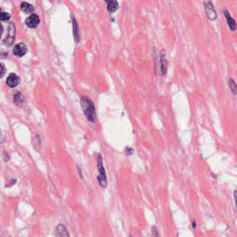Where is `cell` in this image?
Instances as JSON below:
<instances>
[{
	"mask_svg": "<svg viewBox=\"0 0 237 237\" xmlns=\"http://www.w3.org/2000/svg\"><path fill=\"white\" fill-rule=\"evenodd\" d=\"M81 108L83 111L85 117L91 123H95L96 120V113L94 102L87 96H81L80 101Z\"/></svg>",
	"mask_w": 237,
	"mask_h": 237,
	"instance_id": "obj_1",
	"label": "cell"
},
{
	"mask_svg": "<svg viewBox=\"0 0 237 237\" xmlns=\"http://www.w3.org/2000/svg\"><path fill=\"white\" fill-rule=\"evenodd\" d=\"M97 168L99 173V176H97L98 182H99L101 186H102L103 188H106L108 186V182L104 165H103V158L100 153L98 154L97 157Z\"/></svg>",
	"mask_w": 237,
	"mask_h": 237,
	"instance_id": "obj_2",
	"label": "cell"
},
{
	"mask_svg": "<svg viewBox=\"0 0 237 237\" xmlns=\"http://www.w3.org/2000/svg\"><path fill=\"white\" fill-rule=\"evenodd\" d=\"M203 6L205 14L208 20L212 22L216 21L218 18V16L214 6L212 2V0H205L203 2Z\"/></svg>",
	"mask_w": 237,
	"mask_h": 237,
	"instance_id": "obj_3",
	"label": "cell"
},
{
	"mask_svg": "<svg viewBox=\"0 0 237 237\" xmlns=\"http://www.w3.org/2000/svg\"><path fill=\"white\" fill-rule=\"evenodd\" d=\"M15 37H16V26H15L14 23L11 22L8 25L7 36L3 41V44L7 47L12 46L15 41Z\"/></svg>",
	"mask_w": 237,
	"mask_h": 237,
	"instance_id": "obj_4",
	"label": "cell"
},
{
	"mask_svg": "<svg viewBox=\"0 0 237 237\" xmlns=\"http://www.w3.org/2000/svg\"><path fill=\"white\" fill-rule=\"evenodd\" d=\"M159 65H160V72H159V75L165 76L167 73L168 61L167 60V58H166V51L164 49H162V51L160 52Z\"/></svg>",
	"mask_w": 237,
	"mask_h": 237,
	"instance_id": "obj_5",
	"label": "cell"
},
{
	"mask_svg": "<svg viewBox=\"0 0 237 237\" xmlns=\"http://www.w3.org/2000/svg\"><path fill=\"white\" fill-rule=\"evenodd\" d=\"M40 20L39 16L37 14L33 13L26 20V25L28 27L31 29L37 28L38 25H40Z\"/></svg>",
	"mask_w": 237,
	"mask_h": 237,
	"instance_id": "obj_6",
	"label": "cell"
},
{
	"mask_svg": "<svg viewBox=\"0 0 237 237\" xmlns=\"http://www.w3.org/2000/svg\"><path fill=\"white\" fill-rule=\"evenodd\" d=\"M72 31H73V36L74 41L76 43H79L81 42V31H80L79 26L75 17L72 16Z\"/></svg>",
	"mask_w": 237,
	"mask_h": 237,
	"instance_id": "obj_7",
	"label": "cell"
},
{
	"mask_svg": "<svg viewBox=\"0 0 237 237\" xmlns=\"http://www.w3.org/2000/svg\"><path fill=\"white\" fill-rule=\"evenodd\" d=\"M223 14L225 16V17L227 20V24L231 31H235L237 29V23L236 22L235 20L231 16L229 11L227 9H225L223 11Z\"/></svg>",
	"mask_w": 237,
	"mask_h": 237,
	"instance_id": "obj_8",
	"label": "cell"
},
{
	"mask_svg": "<svg viewBox=\"0 0 237 237\" xmlns=\"http://www.w3.org/2000/svg\"><path fill=\"white\" fill-rule=\"evenodd\" d=\"M28 51L27 47L24 42L16 44L13 48V54L17 57H22Z\"/></svg>",
	"mask_w": 237,
	"mask_h": 237,
	"instance_id": "obj_9",
	"label": "cell"
},
{
	"mask_svg": "<svg viewBox=\"0 0 237 237\" xmlns=\"http://www.w3.org/2000/svg\"><path fill=\"white\" fill-rule=\"evenodd\" d=\"M20 77L14 73H12L8 76L7 80V84L10 87H16L20 84Z\"/></svg>",
	"mask_w": 237,
	"mask_h": 237,
	"instance_id": "obj_10",
	"label": "cell"
},
{
	"mask_svg": "<svg viewBox=\"0 0 237 237\" xmlns=\"http://www.w3.org/2000/svg\"><path fill=\"white\" fill-rule=\"evenodd\" d=\"M56 237H70L69 232H68L67 227L63 224H59L56 228Z\"/></svg>",
	"mask_w": 237,
	"mask_h": 237,
	"instance_id": "obj_11",
	"label": "cell"
},
{
	"mask_svg": "<svg viewBox=\"0 0 237 237\" xmlns=\"http://www.w3.org/2000/svg\"><path fill=\"white\" fill-rule=\"evenodd\" d=\"M104 1L107 4V10L110 13H115L118 9L119 6L117 0H104Z\"/></svg>",
	"mask_w": 237,
	"mask_h": 237,
	"instance_id": "obj_12",
	"label": "cell"
},
{
	"mask_svg": "<svg viewBox=\"0 0 237 237\" xmlns=\"http://www.w3.org/2000/svg\"><path fill=\"white\" fill-rule=\"evenodd\" d=\"M20 8H21V11L25 13H31L35 11V8L34 6L25 2H22L21 6H20Z\"/></svg>",
	"mask_w": 237,
	"mask_h": 237,
	"instance_id": "obj_13",
	"label": "cell"
},
{
	"mask_svg": "<svg viewBox=\"0 0 237 237\" xmlns=\"http://www.w3.org/2000/svg\"><path fill=\"white\" fill-rule=\"evenodd\" d=\"M13 102L15 104L22 107L24 102H25V98L22 96V94L20 92H17L15 94L13 97Z\"/></svg>",
	"mask_w": 237,
	"mask_h": 237,
	"instance_id": "obj_14",
	"label": "cell"
},
{
	"mask_svg": "<svg viewBox=\"0 0 237 237\" xmlns=\"http://www.w3.org/2000/svg\"><path fill=\"white\" fill-rule=\"evenodd\" d=\"M227 84L228 85H229L232 95L236 96L237 95V85L236 83V82L235 81V80H234L232 78H229L227 80Z\"/></svg>",
	"mask_w": 237,
	"mask_h": 237,
	"instance_id": "obj_15",
	"label": "cell"
},
{
	"mask_svg": "<svg viewBox=\"0 0 237 237\" xmlns=\"http://www.w3.org/2000/svg\"><path fill=\"white\" fill-rule=\"evenodd\" d=\"M11 15L5 12L0 13V21H8L11 19Z\"/></svg>",
	"mask_w": 237,
	"mask_h": 237,
	"instance_id": "obj_16",
	"label": "cell"
},
{
	"mask_svg": "<svg viewBox=\"0 0 237 237\" xmlns=\"http://www.w3.org/2000/svg\"><path fill=\"white\" fill-rule=\"evenodd\" d=\"M133 153H134V150H133V149L131 147L126 146L125 149H124V153H125V155L127 156L132 155Z\"/></svg>",
	"mask_w": 237,
	"mask_h": 237,
	"instance_id": "obj_17",
	"label": "cell"
},
{
	"mask_svg": "<svg viewBox=\"0 0 237 237\" xmlns=\"http://www.w3.org/2000/svg\"><path fill=\"white\" fill-rule=\"evenodd\" d=\"M5 73H6V68L4 67V65L2 63H0V78H2V77L4 76Z\"/></svg>",
	"mask_w": 237,
	"mask_h": 237,
	"instance_id": "obj_18",
	"label": "cell"
},
{
	"mask_svg": "<svg viewBox=\"0 0 237 237\" xmlns=\"http://www.w3.org/2000/svg\"><path fill=\"white\" fill-rule=\"evenodd\" d=\"M152 237H159L158 230L155 226L152 227Z\"/></svg>",
	"mask_w": 237,
	"mask_h": 237,
	"instance_id": "obj_19",
	"label": "cell"
},
{
	"mask_svg": "<svg viewBox=\"0 0 237 237\" xmlns=\"http://www.w3.org/2000/svg\"><path fill=\"white\" fill-rule=\"evenodd\" d=\"M3 159L5 162H8L9 161V155L7 152H4L3 153Z\"/></svg>",
	"mask_w": 237,
	"mask_h": 237,
	"instance_id": "obj_20",
	"label": "cell"
},
{
	"mask_svg": "<svg viewBox=\"0 0 237 237\" xmlns=\"http://www.w3.org/2000/svg\"><path fill=\"white\" fill-rule=\"evenodd\" d=\"M35 140L36 141L38 144L40 145V144H41V140H40V137L39 135H36V136H35Z\"/></svg>",
	"mask_w": 237,
	"mask_h": 237,
	"instance_id": "obj_21",
	"label": "cell"
},
{
	"mask_svg": "<svg viewBox=\"0 0 237 237\" xmlns=\"http://www.w3.org/2000/svg\"><path fill=\"white\" fill-rule=\"evenodd\" d=\"M234 198H235V204H236V209L237 211V191H235L234 192Z\"/></svg>",
	"mask_w": 237,
	"mask_h": 237,
	"instance_id": "obj_22",
	"label": "cell"
},
{
	"mask_svg": "<svg viewBox=\"0 0 237 237\" xmlns=\"http://www.w3.org/2000/svg\"><path fill=\"white\" fill-rule=\"evenodd\" d=\"M3 31H4V29H3V26L1 25V23H0V38H2V34H3Z\"/></svg>",
	"mask_w": 237,
	"mask_h": 237,
	"instance_id": "obj_23",
	"label": "cell"
},
{
	"mask_svg": "<svg viewBox=\"0 0 237 237\" xmlns=\"http://www.w3.org/2000/svg\"><path fill=\"white\" fill-rule=\"evenodd\" d=\"M78 173H79V176H81V178H83V175H82V172H81V168L78 167Z\"/></svg>",
	"mask_w": 237,
	"mask_h": 237,
	"instance_id": "obj_24",
	"label": "cell"
},
{
	"mask_svg": "<svg viewBox=\"0 0 237 237\" xmlns=\"http://www.w3.org/2000/svg\"><path fill=\"white\" fill-rule=\"evenodd\" d=\"M195 227H196V224H195V221H193V227L195 228Z\"/></svg>",
	"mask_w": 237,
	"mask_h": 237,
	"instance_id": "obj_25",
	"label": "cell"
},
{
	"mask_svg": "<svg viewBox=\"0 0 237 237\" xmlns=\"http://www.w3.org/2000/svg\"><path fill=\"white\" fill-rule=\"evenodd\" d=\"M212 176L214 177V178H217V176H216V175L215 176L214 173H212Z\"/></svg>",
	"mask_w": 237,
	"mask_h": 237,
	"instance_id": "obj_26",
	"label": "cell"
},
{
	"mask_svg": "<svg viewBox=\"0 0 237 237\" xmlns=\"http://www.w3.org/2000/svg\"><path fill=\"white\" fill-rule=\"evenodd\" d=\"M128 237H133V236H129Z\"/></svg>",
	"mask_w": 237,
	"mask_h": 237,
	"instance_id": "obj_27",
	"label": "cell"
}]
</instances>
